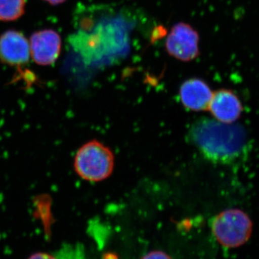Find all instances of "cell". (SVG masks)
I'll list each match as a JSON object with an SVG mask.
<instances>
[{
  "instance_id": "6da1fadb",
  "label": "cell",
  "mask_w": 259,
  "mask_h": 259,
  "mask_svg": "<svg viewBox=\"0 0 259 259\" xmlns=\"http://www.w3.org/2000/svg\"><path fill=\"white\" fill-rule=\"evenodd\" d=\"M189 137L204 157L215 163L236 161L247 147L246 133L243 127L209 119L194 122Z\"/></svg>"
},
{
  "instance_id": "7a4b0ae2",
  "label": "cell",
  "mask_w": 259,
  "mask_h": 259,
  "mask_svg": "<svg viewBox=\"0 0 259 259\" xmlns=\"http://www.w3.org/2000/svg\"><path fill=\"white\" fill-rule=\"evenodd\" d=\"M115 158L110 148L97 140L89 141L76 153L74 168L76 175L91 182L106 180L113 171Z\"/></svg>"
},
{
  "instance_id": "3957f363",
  "label": "cell",
  "mask_w": 259,
  "mask_h": 259,
  "mask_svg": "<svg viewBox=\"0 0 259 259\" xmlns=\"http://www.w3.org/2000/svg\"><path fill=\"white\" fill-rule=\"evenodd\" d=\"M211 228L214 238L227 248L244 244L252 232L251 221L240 209H227L213 218Z\"/></svg>"
},
{
  "instance_id": "277c9868",
  "label": "cell",
  "mask_w": 259,
  "mask_h": 259,
  "mask_svg": "<svg viewBox=\"0 0 259 259\" xmlns=\"http://www.w3.org/2000/svg\"><path fill=\"white\" fill-rule=\"evenodd\" d=\"M199 36L189 24L178 23L172 27L165 42L168 54L181 61H193L199 55Z\"/></svg>"
},
{
  "instance_id": "5b68a950",
  "label": "cell",
  "mask_w": 259,
  "mask_h": 259,
  "mask_svg": "<svg viewBox=\"0 0 259 259\" xmlns=\"http://www.w3.org/2000/svg\"><path fill=\"white\" fill-rule=\"evenodd\" d=\"M30 56L40 66L55 64L60 56L61 37L56 30L44 29L32 34L30 40Z\"/></svg>"
},
{
  "instance_id": "8992f818",
  "label": "cell",
  "mask_w": 259,
  "mask_h": 259,
  "mask_svg": "<svg viewBox=\"0 0 259 259\" xmlns=\"http://www.w3.org/2000/svg\"><path fill=\"white\" fill-rule=\"evenodd\" d=\"M30 56V44L21 32L9 30L0 35V61L13 67L28 64Z\"/></svg>"
},
{
  "instance_id": "52a82bcc",
  "label": "cell",
  "mask_w": 259,
  "mask_h": 259,
  "mask_svg": "<svg viewBox=\"0 0 259 259\" xmlns=\"http://www.w3.org/2000/svg\"><path fill=\"white\" fill-rule=\"evenodd\" d=\"M180 99L182 105L192 111L208 110L213 93L204 80L192 78L186 80L180 88Z\"/></svg>"
},
{
  "instance_id": "ba28073f",
  "label": "cell",
  "mask_w": 259,
  "mask_h": 259,
  "mask_svg": "<svg viewBox=\"0 0 259 259\" xmlns=\"http://www.w3.org/2000/svg\"><path fill=\"white\" fill-rule=\"evenodd\" d=\"M208 110L216 120L233 123L239 118L243 107L236 94L231 90L221 89L213 93Z\"/></svg>"
},
{
  "instance_id": "9c48e42d",
  "label": "cell",
  "mask_w": 259,
  "mask_h": 259,
  "mask_svg": "<svg viewBox=\"0 0 259 259\" xmlns=\"http://www.w3.org/2000/svg\"><path fill=\"white\" fill-rule=\"evenodd\" d=\"M26 0H0V20L15 21L21 18L25 11Z\"/></svg>"
},
{
  "instance_id": "30bf717a",
  "label": "cell",
  "mask_w": 259,
  "mask_h": 259,
  "mask_svg": "<svg viewBox=\"0 0 259 259\" xmlns=\"http://www.w3.org/2000/svg\"><path fill=\"white\" fill-rule=\"evenodd\" d=\"M144 258H170L169 255L166 254L164 252L158 251V250H156V251L150 252L148 253L147 255H145L144 256Z\"/></svg>"
},
{
  "instance_id": "8fae6325",
  "label": "cell",
  "mask_w": 259,
  "mask_h": 259,
  "mask_svg": "<svg viewBox=\"0 0 259 259\" xmlns=\"http://www.w3.org/2000/svg\"><path fill=\"white\" fill-rule=\"evenodd\" d=\"M30 258H54L53 255L49 254L47 253H42V252H40V253H35V254H32L29 257Z\"/></svg>"
},
{
  "instance_id": "7c38bea8",
  "label": "cell",
  "mask_w": 259,
  "mask_h": 259,
  "mask_svg": "<svg viewBox=\"0 0 259 259\" xmlns=\"http://www.w3.org/2000/svg\"><path fill=\"white\" fill-rule=\"evenodd\" d=\"M51 5H59L64 3L66 0H44Z\"/></svg>"
}]
</instances>
